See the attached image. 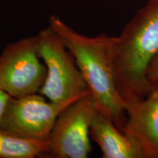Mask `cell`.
Instances as JSON below:
<instances>
[{"mask_svg":"<svg viewBox=\"0 0 158 158\" xmlns=\"http://www.w3.org/2000/svg\"><path fill=\"white\" fill-rule=\"evenodd\" d=\"M37 52L46 68L39 93L55 102L77 100L89 93L73 55L50 25L37 35Z\"/></svg>","mask_w":158,"mask_h":158,"instance_id":"3957f363","label":"cell"},{"mask_svg":"<svg viewBox=\"0 0 158 158\" xmlns=\"http://www.w3.org/2000/svg\"><path fill=\"white\" fill-rule=\"evenodd\" d=\"M47 142L18 137L0 127V158L43 157Z\"/></svg>","mask_w":158,"mask_h":158,"instance_id":"9c48e42d","label":"cell"},{"mask_svg":"<svg viewBox=\"0 0 158 158\" xmlns=\"http://www.w3.org/2000/svg\"><path fill=\"white\" fill-rule=\"evenodd\" d=\"M146 75L149 84L153 88V86L158 83V52L150 61Z\"/></svg>","mask_w":158,"mask_h":158,"instance_id":"30bf717a","label":"cell"},{"mask_svg":"<svg viewBox=\"0 0 158 158\" xmlns=\"http://www.w3.org/2000/svg\"><path fill=\"white\" fill-rule=\"evenodd\" d=\"M158 52V0H149L112 37L110 56L116 88L124 102L143 100L152 90L147 78L150 61Z\"/></svg>","mask_w":158,"mask_h":158,"instance_id":"6da1fadb","label":"cell"},{"mask_svg":"<svg viewBox=\"0 0 158 158\" xmlns=\"http://www.w3.org/2000/svg\"><path fill=\"white\" fill-rule=\"evenodd\" d=\"M10 98V96L8 94L6 93L5 92H4L3 90L0 89V121H1L2 117L4 112H5Z\"/></svg>","mask_w":158,"mask_h":158,"instance_id":"8fae6325","label":"cell"},{"mask_svg":"<svg viewBox=\"0 0 158 158\" xmlns=\"http://www.w3.org/2000/svg\"><path fill=\"white\" fill-rule=\"evenodd\" d=\"M76 100L51 102L37 93L10 97L0 121V127L21 138L47 142L59 114Z\"/></svg>","mask_w":158,"mask_h":158,"instance_id":"277c9868","label":"cell"},{"mask_svg":"<svg viewBox=\"0 0 158 158\" xmlns=\"http://www.w3.org/2000/svg\"><path fill=\"white\" fill-rule=\"evenodd\" d=\"M49 25L73 55L97 109L108 116L124 133L127 114L114 78L110 56L111 36L106 34L86 36L54 15L51 16Z\"/></svg>","mask_w":158,"mask_h":158,"instance_id":"7a4b0ae2","label":"cell"},{"mask_svg":"<svg viewBox=\"0 0 158 158\" xmlns=\"http://www.w3.org/2000/svg\"><path fill=\"white\" fill-rule=\"evenodd\" d=\"M95 110L90 92L65 108L56 118L43 157H87L92 150L90 124Z\"/></svg>","mask_w":158,"mask_h":158,"instance_id":"8992f818","label":"cell"},{"mask_svg":"<svg viewBox=\"0 0 158 158\" xmlns=\"http://www.w3.org/2000/svg\"><path fill=\"white\" fill-rule=\"evenodd\" d=\"M41 60L37 35L9 43L0 54V89L13 98L39 92L46 76Z\"/></svg>","mask_w":158,"mask_h":158,"instance_id":"5b68a950","label":"cell"},{"mask_svg":"<svg viewBox=\"0 0 158 158\" xmlns=\"http://www.w3.org/2000/svg\"><path fill=\"white\" fill-rule=\"evenodd\" d=\"M124 133L139 147L144 157L158 158V83L143 100L124 102Z\"/></svg>","mask_w":158,"mask_h":158,"instance_id":"52a82bcc","label":"cell"},{"mask_svg":"<svg viewBox=\"0 0 158 158\" xmlns=\"http://www.w3.org/2000/svg\"><path fill=\"white\" fill-rule=\"evenodd\" d=\"M89 133L100 147L103 158H145L137 144L97 108L91 122Z\"/></svg>","mask_w":158,"mask_h":158,"instance_id":"ba28073f","label":"cell"}]
</instances>
